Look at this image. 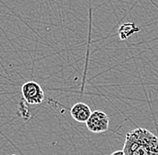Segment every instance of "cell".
<instances>
[{
	"mask_svg": "<svg viewBox=\"0 0 158 155\" xmlns=\"http://www.w3.org/2000/svg\"><path fill=\"white\" fill-rule=\"evenodd\" d=\"M122 150L126 155H158V137L138 127L126 134Z\"/></svg>",
	"mask_w": 158,
	"mask_h": 155,
	"instance_id": "6da1fadb",
	"label": "cell"
},
{
	"mask_svg": "<svg viewBox=\"0 0 158 155\" xmlns=\"http://www.w3.org/2000/svg\"><path fill=\"white\" fill-rule=\"evenodd\" d=\"M22 94L24 100L31 105L40 104L45 98L41 86L34 81L27 82L22 86Z\"/></svg>",
	"mask_w": 158,
	"mask_h": 155,
	"instance_id": "7a4b0ae2",
	"label": "cell"
},
{
	"mask_svg": "<svg viewBox=\"0 0 158 155\" xmlns=\"http://www.w3.org/2000/svg\"><path fill=\"white\" fill-rule=\"evenodd\" d=\"M86 127L94 134H100L106 132L110 126V117L108 115L101 110H95L92 113L87 120Z\"/></svg>",
	"mask_w": 158,
	"mask_h": 155,
	"instance_id": "3957f363",
	"label": "cell"
},
{
	"mask_svg": "<svg viewBox=\"0 0 158 155\" xmlns=\"http://www.w3.org/2000/svg\"><path fill=\"white\" fill-rule=\"evenodd\" d=\"M90 107L84 102H77L70 109L71 116L79 123H86L92 115Z\"/></svg>",
	"mask_w": 158,
	"mask_h": 155,
	"instance_id": "277c9868",
	"label": "cell"
},
{
	"mask_svg": "<svg viewBox=\"0 0 158 155\" xmlns=\"http://www.w3.org/2000/svg\"><path fill=\"white\" fill-rule=\"evenodd\" d=\"M139 31H140L139 28L136 26L134 22H126L120 25V27L118 28V33L119 39L122 40H126L129 39L130 37H132L135 33L138 32Z\"/></svg>",
	"mask_w": 158,
	"mask_h": 155,
	"instance_id": "5b68a950",
	"label": "cell"
},
{
	"mask_svg": "<svg viewBox=\"0 0 158 155\" xmlns=\"http://www.w3.org/2000/svg\"><path fill=\"white\" fill-rule=\"evenodd\" d=\"M110 155H126V154H125V153H124V151H123V150H119V151H115V152H113V153H112Z\"/></svg>",
	"mask_w": 158,
	"mask_h": 155,
	"instance_id": "8992f818",
	"label": "cell"
}]
</instances>
